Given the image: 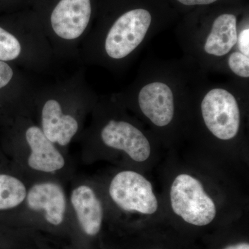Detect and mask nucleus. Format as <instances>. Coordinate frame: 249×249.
Listing matches in <instances>:
<instances>
[{
	"label": "nucleus",
	"instance_id": "f257e3e1",
	"mask_svg": "<svg viewBox=\"0 0 249 249\" xmlns=\"http://www.w3.org/2000/svg\"><path fill=\"white\" fill-rule=\"evenodd\" d=\"M52 47L41 24H22L16 30L0 26V61L16 64L29 73H47L53 66Z\"/></svg>",
	"mask_w": 249,
	"mask_h": 249
},
{
	"label": "nucleus",
	"instance_id": "f03ea898",
	"mask_svg": "<svg viewBox=\"0 0 249 249\" xmlns=\"http://www.w3.org/2000/svg\"><path fill=\"white\" fill-rule=\"evenodd\" d=\"M170 201L174 212L193 225H208L216 215L214 201L204 191L200 181L186 174L174 180Z\"/></svg>",
	"mask_w": 249,
	"mask_h": 249
},
{
	"label": "nucleus",
	"instance_id": "7ed1b4c3",
	"mask_svg": "<svg viewBox=\"0 0 249 249\" xmlns=\"http://www.w3.org/2000/svg\"><path fill=\"white\" fill-rule=\"evenodd\" d=\"M152 17L147 10L138 9L124 13L109 28L103 47L107 58L120 60L137 48L146 35Z\"/></svg>",
	"mask_w": 249,
	"mask_h": 249
},
{
	"label": "nucleus",
	"instance_id": "20e7f679",
	"mask_svg": "<svg viewBox=\"0 0 249 249\" xmlns=\"http://www.w3.org/2000/svg\"><path fill=\"white\" fill-rule=\"evenodd\" d=\"M206 127L214 137L230 140L237 135L240 125V111L233 95L216 88L206 93L201 103Z\"/></svg>",
	"mask_w": 249,
	"mask_h": 249
},
{
	"label": "nucleus",
	"instance_id": "39448f33",
	"mask_svg": "<svg viewBox=\"0 0 249 249\" xmlns=\"http://www.w3.org/2000/svg\"><path fill=\"white\" fill-rule=\"evenodd\" d=\"M109 192L112 200L124 211L152 214L158 209L151 183L136 172L118 173L111 181Z\"/></svg>",
	"mask_w": 249,
	"mask_h": 249
},
{
	"label": "nucleus",
	"instance_id": "423d86ee",
	"mask_svg": "<svg viewBox=\"0 0 249 249\" xmlns=\"http://www.w3.org/2000/svg\"><path fill=\"white\" fill-rule=\"evenodd\" d=\"M101 137L105 145L123 150L136 161H145L151 153V147L146 137L126 121L114 119L108 121L101 129Z\"/></svg>",
	"mask_w": 249,
	"mask_h": 249
},
{
	"label": "nucleus",
	"instance_id": "0eeeda50",
	"mask_svg": "<svg viewBox=\"0 0 249 249\" xmlns=\"http://www.w3.org/2000/svg\"><path fill=\"white\" fill-rule=\"evenodd\" d=\"M23 135L31 149L28 164L37 171L52 173L63 168L65 160L53 142L46 137L42 129L35 124H28Z\"/></svg>",
	"mask_w": 249,
	"mask_h": 249
},
{
	"label": "nucleus",
	"instance_id": "6e6552de",
	"mask_svg": "<svg viewBox=\"0 0 249 249\" xmlns=\"http://www.w3.org/2000/svg\"><path fill=\"white\" fill-rule=\"evenodd\" d=\"M142 112L159 127L168 125L173 120L175 106L173 91L163 83H150L139 94Z\"/></svg>",
	"mask_w": 249,
	"mask_h": 249
},
{
	"label": "nucleus",
	"instance_id": "1a4fd4ad",
	"mask_svg": "<svg viewBox=\"0 0 249 249\" xmlns=\"http://www.w3.org/2000/svg\"><path fill=\"white\" fill-rule=\"evenodd\" d=\"M29 209L43 211L46 220L53 225H60L63 222L66 198L61 187L53 183H37L27 194Z\"/></svg>",
	"mask_w": 249,
	"mask_h": 249
},
{
	"label": "nucleus",
	"instance_id": "9d476101",
	"mask_svg": "<svg viewBox=\"0 0 249 249\" xmlns=\"http://www.w3.org/2000/svg\"><path fill=\"white\" fill-rule=\"evenodd\" d=\"M71 202L80 227L87 235H96L102 225V204L90 187L80 186L72 191Z\"/></svg>",
	"mask_w": 249,
	"mask_h": 249
},
{
	"label": "nucleus",
	"instance_id": "9b49d317",
	"mask_svg": "<svg viewBox=\"0 0 249 249\" xmlns=\"http://www.w3.org/2000/svg\"><path fill=\"white\" fill-rule=\"evenodd\" d=\"M236 22L235 16L232 14H223L216 18L205 44L206 53L222 56L230 52L237 42Z\"/></svg>",
	"mask_w": 249,
	"mask_h": 249
},
{
	"label": "nucleus",
	"instance_id": "f8f14e48",
	"mask_svg": "<svg viewBox=\"0 0 249 249\" xmlns=\"http://www.w3.org/2000/svg\"><path fill=\"white\" fill-rule=\"evenodd\" d=\"M27 197V190L22 181L14 177L0 175V210L13 209Z\"/></svg>",
	"mask_w": 249,
	"mask_h": 249
},
{
	"label": "nucleus",
	"instance_id": "ddd939ff",
	"mask_svg": "<svg viewBox=\"0 0 249 249\" xmlns=\"http://www.w3.org/2000/svg\"><path fill=\"white\" fill-rule=\"evenodd\" d=\"M30 73L16 65L0 61V94L4 90L36 84Z\"/></svg>",
	"mask_w": 249,
	"mask_h": 249
},
{
	"label": "nucleus",
	"instance_id": "4468645a",
	"mask_svg": "<svg viewBox=\"0 0 249 249\" xmlns=\"http://www.w3.org/2000/svg\"><path fill=\"white\" fill-rule=\"evenodd\" d=\"M229 65L236 75L243 78L249 77V58L240 52H235L229 58Z\"/></svg>",
	"mask_w": 249,
	"mask_h": 249
},
{
	"label": "nucleus",
	"instance_id": "2eb2a0df",
	"mask_svg": "<svg viewBox=\"0 0 249 249\" xmlns=\"http://www.w3.org/2000/svg\"><path fill=\"white\" fill-rule=\"evenodd\" d=\"M241 53L249 56V29H246L240 33L237 37Z\"/></svg>",
	"mask_w": 249,
	"mask_h": 249
},
{
	"label": "nucleus",
	"instance_id": "dca6fc26",
	"mask_svg": "<svg viewBox=\"0 0 249 249\" xmlns=\"http://www.w3.org/2000/svg\"><path fill=\"white\" fill-rule=\"evenodd\" d=\"M181 4L187 6H193V5H206L212 4L217 0H178Z\"/></svg>",
	"mask_w": 249,
	"mask_h": 249
},
{
	"label": "nucleus",
	"instance_id": "f3484780",
	"mask_svg": "<svg viewBox=\"0 0 249 249\" xmlns=\"http://www.w3.org/2000/svg\"><path fill=\"white\" fill-rule=\"evenodd\" d=\"M224 249H249V245L248 243H239L237 245L228 246Z\"/></svg>",
	"mask_w": 249,
	"mask_h": 249
}]
</instances>
